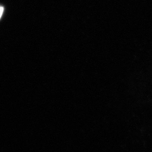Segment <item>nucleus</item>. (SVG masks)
Instances as JSON below:
<instances>
[{
  "instance_id": "obj_1",
  "label": "nucleus",
  "mask_w": 152,
  "mask_h": 152,
  "mask_svg": "<svg viewBox=\"0 0 152 152\" xmlns=\"http://www.w3.org/2000/svg\"><path fill=\"white\" fill-rule=\"evenodd\" d=\"M4 10V9L3 7H0V19H1L2 15Z\"/></svg>"
}]
</instances>
